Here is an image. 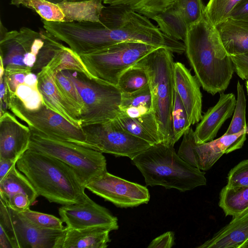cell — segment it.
<instances>
[{"label":"cell","mask_w":248,"mask_h":248,"mask_svg":"<svg viewBox=\"0 0 248 248\" xmlns=\"http://www.w3.org/2000/svg\"><path fill=\"white\" fill-rule=\"evenodd\" d=\"M173 7L180 14L188 27L200 21L205 15V6L202 0H176Z\"/></svg>","instance_id":"obj_34"},{"label":"cell","mask_w":248,"mask_h":248,"mask_svg":"<svg viewBox=\"0 0 248 248\" xmlns=\"http://www.w3.org/2000/svg\"><path fill=\"white\" fill-rule=\"evenodd\" d=\"M248 239V209L231 221L198 248H240Z\"/></svg>","instance_id":"obj_20"},{"label":"cell","mask_w":248,"mask_h":248,"mask_svg":"<svg viewBox=\"0 0 248 248\" xmlns=\"http://www.w3.org/2000/svg\"><path fill=\"white\" fill-rule=\"evenodd\" d=\"M111 231L106 227L78 229L65 227L54 248H106L110 242L109 233Z\"/></svg>","instance_id":"obj_19"},{"label":"cell","mask_w":248,"mask_h":248,"mask_svg":"<svg viewBox=\"0 0 248 248\" xmlns=\"http://www.w3.org/2000/svg\"><path fill=\"white\" fill-rule=\"evenodd\" d=\"M31 130L7 110L0 114V158L17 160L29 149Z\"/></svg>","instance_id":"obj_15"},{"label":"cell","mask_w":248,"mask_h":248,"mask_svg":"<svg viewBox=\"0 0 248 248\" xmlns=\"http://www.w3.org/2000/svg\"><path fill=\"white\" fill-rule=\"evenodd\" d=\"M37 33L38 31L24 27L0 35V57L5 69L4 76L31 72L26 68L23 60L31 51Z\"/></svg>","instance_id":"obj_13"},{"label":"cell","mask_w":248,"mask_h":248,"mask_svg":"<svg viewBox=\"0 0 248 248\" xmlns=\"http://www.w3.org/2000/svg\"><path fill=\"white\" fill-rule=\"evenodd\" d=\"M231 57L238 77L242 80L248 79V53Z\"/></svg>","instance_id":"obj_39"},{"label":"cell","mask_w":248,"mask_h":248,"mask_svg":"<svg viewBox=\"0 0 248 248\" xmlns=\"http://www.w3.org/2000/svg\"><path fill=\"white\" fill-rule=\"evenodd\" d=\"M174 244V233L172 232L169 231L153 240L148 248H171Z\"/></svg>","instance_id":"obj_40"},{"label":"cell","mask_w":248,"mask_h":248,"mask_svg":"<svg viewBox=\"0 0 248 248\" xmlns=\"http://www.w3.org/2000/svg\"><path fill=\"white\" fill-rule=\"evenodd\" d=\"M10 4L32 9L46 21H63L64 16L60 7L47 0H11Z\"/></svg>","instance_id":"obj_28"},{"label":"cell","mask_w":248,"mask_h":248,"mask_svg":"<svg viewBox=\"0 0 248 248\" xmlns=\"http://www.w3.org/2000/svg\"><path fill=\"white\" fill-rule=\"evenodd\" d=\"M46 66L55 74L62 70H69L82 73L89 77H94L88 71L80 56L65 46Z\"/></svg>","instance_id":"obj_27"},{"label":"cell","mask_w":248,"mask_h":248,"mask_svg":"<svg viewBox=\"0 0 248 248\" xmlns=\"http://www.w3.org/2000/svg\"><path fill=\"white\" fill-rule=\"evenodd\" d=\"M236 102L232 93L220 94L217 102L204 113L195 128L194 134L198 144L214 139L224 123L232 115Z\"/></svg>","instance_id":"obj_17"},{"label":"cell","mask_w":248,"mask_h":248,"mask_svg":"<svg viewBox=\"0 0 248 248\" xmlns=\"http://www.w3.org/2000/svg\"><path fill=\"white\" fill-rule=\"evenodd\" d=\"M19 213L34 225L41 229L63 230L65 228L61 218L51 215L34 211L29 208Z\"/></svg>","instance_id":"obj_35"},{"label":"cell","mask_w":248,"mask_h":248,"mask_svg":"<svg viewBox=\"0 0 248 248\" xmlns=\"http://www.w3.org/2000/svg\"><path fill=\"white\" fill-rule=\"evenodd\" d=\"M24 83L34 88H38V77L37 74L33 72L27 74Z\"/></svg>","instance_id":"obj_45"},{"label":"cell","mask_w":248,"mask_h":248,"mask_svg":"<svg viewBox=\"0 0 248 248\" xmlns=\"http://www.w3.org/2000/svg\"><path fill=\"white\" fill-rule=\"evenodd\" d=\"M175 90L179 95L193 125L202 118V94L201 85L195 76L180 62L174 63Z\"/></svg>","instance_id":"obj_16"},{"label":"cell","mask_w":248,"mask_h":248,"mask_svg":"<svg viewBox=\"0 0 248 248\" xmlns=\"http://www.w3.org/2000/svg\"><path fill=\"white\" fill-rule=\"evenodd\" d=\"M81 128L93 149L116 157L126 156L132 159L151 145L125 131L115 119Z\"/></svg>","instance_id":"obj_9"},{"label":"cell","mask_w":248,"mask_h":248,"mask_svg":"<svg viewBox=\"0 0 248 248\" xmlns=\"http://www.w3.org/2000/svg\"><path fill=\"white\" fill-rule=\"evenodd\" d=\"M115 119L120 126L125 131L146 141L151 145L159 143L148 131L137 120L127 116L121 112Z\"/></svg>","instance_id":"obj_36"},{"label":"cell","mask_w":248,"mask_h":248,"mask_svg":"<svg viewBox=\"0 0 248 248\" xmlns=\"http://www.w3.org/2000/svg\"><path fill=\"white\" fill-rule=\"evenodd\" d=\"M242 0H209L205 7V15L214 26L228 18Z\"/></svg>","instance_id":"obj_32"},{"label":"cell","mask_w":248,"mask_h":248,"mask_svg":"<svg viewBox=\"0 0 248 248\" xmlns=\"http://www.w3.org/2000/svg\"><path fill=\"white\" fill-rule=\"evenodd\" d=\"M103 0H90L80 2L62 1L57 3L64 16L63 22H92L102 24L100 16L105 7Z\"/></svg>","instance_id":"obj_22"},{"label":"cell","mask_w":248,"mask_h":248,"mask_svg":"<svg viewBox=\"0 0 248 248\" xmlns=\"http://www.w3.org/2000/svg\"><path fill=\"white\" fill-rule=\"evenodd\" d=\"M25 73H15L8 76H4L5 83L9 93H15L17 86L24 82Z\"/></svg>","instance_id":"obj_41"},{"label":"cell","mask_w":248,"mask_h":248,"mask_svg":"<svg viewBox=\"0 0 248 248\" xmlns=\"http://www.w3.org/2000/svg\"><path fill=\"white\" fill-rule=\"evenodd\" d=\"M184 43L187 58L202 89L213 95L226 90L234 67L222 46L216 26L205 15L189 27Z\"/></svg>","instance_id":"obj_1"},{"label":"cell","mask_w":248,"mask_h":248,"mask_svg":"<svg viewBox=\"0 0 248 248\" xmlns=\"http://www.w3.org/2000/svg\"><path fill=\"white\" fill-rule=\"evenodd\" d=\"M27 195L33 203L39 196L31 182L15 164L6 176L0 181V200L7 204L15 195Z\"/></svg>","instance_id":"obj_23"},{"label":"cell","mask_w":248,"mask_h":248,"mask_svg":"<svg viewBox=\"0 0 248 248\" xmlns=\"http://www.w3.org/2000/svg\"><path fill=\"white\" fill-rule=\"evenodd\" d=\"M16 162V161L12 159L0 158V181L6 176Z\"/></svg>","instance_id":"obj_43"},{"label":"cell","mask_w":248,"mask_h":248,"mask_svg":"<svg viewBox=\"0 0 248 248\" xmlns=\"http://www.w3.org/2000/svg\"><path fill=\"white\" fill-rule=\"evenodd\" d=\"M62 71L74 84L84 103V109L79 118L81 127L106 122L118 116L123 92L117 85L78 71Z\"/></svg>","instance_id":"obj_6"},{"label":"cell","mask_w":248,"mask_h":248,"mask_svg":"<svg viewBox=\"0 0 248 248\" xmlns=\"http://www.w3.org/2000/svg\"><path fill=\"white\" fill-rule=\"evenodd\" d=\"M85 187L121 208L133 207L147 203L150 199L146 186L127 181L107 171L88 183Z\"/></svg>","instance_id":"obj_12"},{"label":"cell","mask_w":248,"mask_h":248,"mask_svg":"<svg viewBox=\"0 0 248 248\" xmlns=\"http://www.w3.org/2000/svg\"><path fill=\"white\" fill-rule=\"evenodd\" d=\"M152 19L156 22L159 29L167 36L184 42L189 27L173 6Z\"/></svg>","instance_id":"obj_24"},{"label":"cell","mask_w":248,"mask_h":248,"mask_svg":"<svg viewBox=\"0 0 248 248\" xmlns=\"http://www.w3.org/2000/svg\"><path fill=\"white\" fill-rule=\"evenodd\" d=\"M215 26L228 56L248 53V22L229 17Z\"/></svg>","instance_id":"obj_21"},{"label":"cell","mask_w":248,"mask_h":248,"mask_svg":"<svg viewBox=\"0 0 248 248\" xmlns=\"http://www.w3.org/2000/svg\"><path fill=\"white\" fill-rule=\"evenodd\" d=\"M58 211L61 219L68 228L106 227L112 231L119 228L117 218L90 198L82 203L62 205Z\"/></svg>","instance_id":"obj_14"},{"label":"cell","mask_w":248,"mask_h":248,"mask_svg":"<svg viewBox=\"0 0 248 248\" xmlns=\"http://www.w3.org/2000/svg\"><path fill=\"white\" fill-rule=\"evenodd\" d=\"M37 75L38 89L42 95L45 105L77 127L81 128L80 121L74 109L58 91L55 82L56 74L54 72L46 66Z\"/></svg>","instance_id":"obj_18"},{"label":"cell","mask_w":248,"mask_h":248,"mask_svg":"<svg viewBox=\"0 0 248 248\" xmlns=\"http://www.w3.org/2000/svg\"><path fill=\"white\" fill-rule=\"evenodd\" d=\"M248 186V159L243 160L232 168L227 176L226 186L235 188Z\"/></svg>","instance_id":"obj_38"},{"label":"cell","mask_w":248,"mask_h":248,"mask_svg":"<svg viewBox=\"0 0 248 248\" xmlns=\"http://www.w3.org/2000/svg\"><path fill=\"white\" fill-rule=\"evenodd\" d=\"M8 108L30 128L48 136L92 149L81 128L77 127L45 104L37 109L30 110L25 108L15 93H8Z\"/></svg>","instance_id":"obj_8"},{"label":"cell","mask_w":248,"mask_h":248,"mask_svg":"<svg viewBox=\"0 0 248 248\" xmlns=\"http://www.w3.org/2000/svg\"><path fill=\"white\" fill-rule=\"evenodd\" d=\"M172 52L163 47L154 50L134 65L146 72L152 108L161 142L172 143V111L175 92L174 62Z\"/></svg>","instance_id":"obj_4"},{"label":"cell","mask_w":248,"mask_h":248,"mask_svg":"<svg viewBox=\"0 0 248 248\" xmlns=\"http://www.w3.org/2000/svg\"><path fill=\"white\" fill-rule=\"evenodd\" d=\"M240 248H248V239L240 246Z\"/></svg>","instance_id":"obj_47"},{"label":"cell","mask_w":248,"mask_h":248,"mask_svg":"<svg viewBox=\"0 0 248 248\" xmlns=\"http://www.w3.org/2000/svg\"><path fill=\"white\" fill-rule=\"evenodd\" d=\"M247 134H248V126H247Z\"/></svg>","instance_id":"obj_49"},{"label":"cell","mask_w":248,"mask_h":248,"mask_svg":"<svg viewBox=\"0 0 248 248\" xmlns=\"http://www.w3.org/2000/svg\"><path fill=\"white\" fill-rule=\"evenodd\" d=\"M0 248H13L10 237L3 227L0 225Z\"/></svg>","instance_id":"obj_44"},{"label":"cell","mask_w":248,"mask_h":248,"mask_svg":"<svg viewBox=\"0 0 248 248\" xmlns=\"http://www.w3.org/2000/svg\"><path fill=\"white\" fill-rule=\"evenodd\" d=\"M55 82L61 94L74 109L79 119L83 111L84 105L74 84L62 71L56 74Z\"/></svg>","instance_id":"obj_29"},{"label":"cell","mask_w":248,"mask_h":248,"mask_svg":"<svg viewBox=\"0 0 248 248\" xmlns=\"http://www.w3.org/2000/svg\"><path fill=\"white\" fill-rule=\"evenodd\" d=\"M157 48L141 42H124L80 57L93 76L117 85L125 70Z\"/></svg>","instance_id":"obj_7"},{"label":"cell","mask_w":248,"mask_h":248,"mask_svg":"<svg viewBox=\"0 0 248 248\" xmlns=\"http://www.w3.org/2000/svg\"><path fill=\"white\" fill-rule=\"evenodd\" d=\"M229 17L248 22V0H242L232 11Z\"/></svg>","instance_id":"obj_42"},{"label":"cell","mask_w":248,"mask_h":248,"mask_svg":"<svg viewBox=\"0 0 248 248\" xmlns=\"http://www.w3.org/2000/svg\"><path fill=\"white\" fill-rule=\"evenodd\" d=\"M172 143L174 145L191 125L184 106L175 90L172 111Z\"/></svg>","instance_id":"obj_31"},{"label":"cell","mask_w":248,"mask_h":248,"mask_svg":"<svg viewBox=\"0 0 248 248\" xmlns=\"http://www.w3.org/2000/svg\"><path fill=\"white\" fill-rule=\"evenodd\" d=\"M50 2L55 3H58L59 2H61L62 1H67L69 2H80V1H88L90 0H47Z\"/></svg>","instance_id":"obj_46"},{"label":"cell","mask_w":248,"mask_h":248,"mask_svg":"<svg viewBox=\"0 0 248 248\" xmlns=\"http://www.w3.org/2000/svg\"><path fill=\"white\" fill-rule=\"evenodd\" d=\"M30 129L29 149L63 162L76 171L85 186L107 171L106 159L102 153Z\"/></svg>","instance_id":"obj_5"},{"label":"cell","mask_w":248,"mask_h":248,"mask_svg":"<svg viewBox=\"0 0 248 248\" xmlns=\"http://www.w3.org/2000/svg\"><path fill=\"white\" fill-rule=\"evenodd\" d=\"M39 196L62 205L82 203L90 198L76 171L61 160L28 149L16 162Z\"/></svg>","instance_id":"obj_2"},{"label":"cell","mask_w":248,"mask_h":248,"mask_svg":"<svg viewBox=\"0 0 248 248\" xmlns=\"http://www.w3.org/2000/svg\"><path fill=\"white\" fill-rule=\"evenodd\" d=\"M173 146L161 142L150 145L131 159L144 177L146 186H160L181 192L205 186V172L185 161Z\"/></svg>","instance_id":"obj_3"},{"label":"cell","mask_w":248,"mask_h":248,"mask_svg":"<svg viewBox=\"0 0 248 248\" xmlns=\"http://www.w3.org/2000/svg\"><path fill=\"white\" fill-rule=\"evenodd\" d=\"M246 98L243 85L237 83V99L231 123L224 133L226 135L238 133L247 128L246 119Z\"/></svg>","instance_id":"obj_33"},{"label":"cell","mask_w":248,"mask_h":248,"mask_svg":"<svg viewBox=\"0 0 248 248\" xmlns=\"http://www.w3.org/2000/svg\"><path fill=\"white\" fill-rule=\"evenodd\" d=\"M147 84L148 78L145 70L133 65L120 76L117 86L123 93H129Z\"/></svg>","instance_id":"obj_30"},{"label":"cell","mask_w":248,"mask_h":248,"mask_svg":"<svg viewBox=\"0 0 248 248\" xmlns=\"http://www.w3.org/2000/svg\"><path fill=\"white\" fill-rule=\"evenodd\" d=\"M15 94L25 108L30 110L37 109L44 104L38 88H34L24 83L17 86Z\"/></svg>","instance_id":"obj_37"},{"label":"cell","mask_w":248,"mask_h":248,"mask_svg":"<svg viewBox=\"0 0 248 248\" xmlns=\"http://www.w3.org/2000/svg\"><path fill=\"white\" fill-rule=\"evenodd\" d=\"M246 87L247 93L248 94V79L247 80L246 82Z\"/></svg>","instance_id":"obj_48"},{"label":"cell","mask_w":248,"mask_h":248,"mask_svg":"<svg viewBox=\"0 0 248 248\" xmlns=\"http://www.w3.org/2000/svg\"><path fill=\"white\" fill-rule=\"evenodd\" d=\"M176 0H103L104 4L126 7L148 18L173 5Z\"/></svg>","instance_id":"obj_26"},{"label":"cell","mask_w":248,"mask_h":248,"mask_svg":"<svg viewBox=\"0 0 248 248\" xmlns=\"http://www.w3.org/2000/svg\"><path fill=\"white\" fill-rule=\"evenodd\" d=\"M0 201V225L10 237L13 248H54L65 228L63 230L38 228L19 212Z\"/></svg>","instance_id":"obj_11"},{"label":"cell","mask_w":248,"mask_h":248,"mask_svg":"<svg viewBox=\"0 0 248 248\" xmlns=\"http://www.w3.org/2000/svg\"><path fill=\"white\" fill-rule=\"evenodd\" d=\"M247 129L230 135L224 134L211 141L198 144L194 132L190 127L184 134L177 154L190 165L207 170L224 155L242 147L246 140Z\"/></svg>","instance_id":"obj_10"},{"label":"cell","mask_w":248,"mask_h":248,"mask_svg":"<svg viewBox=\"0 0 248 248\" xmlns=\"http://www.w3.org/2000/svg\"><path fill=\"white\" fill-rule=\"evenodd\" d=\"M219 206L226 216L234 217L248 209V186L235 188L224 186L219 193Z\"/></svg>","instance_id":"obj_25"}]
</instances>
